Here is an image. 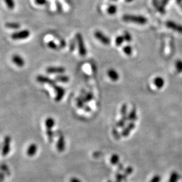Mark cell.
I'll list each match as a JSON object with an SVG mask.
<instances>
[{
    "label": "cell",
    "mask_w": 182,
    "mask_h": 182,
    "mask_svg": "<svg viewBox=\"0 0 182 182\" xmlns=\"http://www.w3.org/2000/svg\"><path fill=\"white\" fill-rule=\"evenodd\" d=\"M76 104L77 106L79 108H84L85 107V102L82 98H79L76 99Z\"/></svg>",
    "instance_id": "32"
},
{
    "label": "cell",
    "mask_w": 182,
    "mask_h": 182,
    "mask_svg": "<svg viewBox=\"0 0 182 182\" xmlns=\"http://www.w3.org/2000/svg\"><path fill=\"white\" fill-rule=\"evenodd\" d=\"M112 1H116V0H112Z\"/></svg>",
    "instance_id": "51"
},
{
    "label": "cell",
    "mask_w": 182,
    "mask_h": 182,
    "mask_svg": "<svg viewBox=\"0 0 182 182\" xmlns=\"http://www.w3.org/2000/svg\"><path fill=\"white\" fill-rule=\"evenodd\" d=\"M110 161L112 165H117L120 161V157L117 154H113L111 156Z\"/></svg>",
    "instance_id": "24"
},
{
    "label": "cell",
    "mask_w": 182,
    "mask_h": 182,
    "mask_svg": "<svg viewBox=\"0 0 182 182\" xmlns=\"http://www.w3.org/2000/svg\"><path fill=\"white\" fill-rule=\"evenodd\" d=\"M108 75L110 78L113 81H116L120 78L119 74H118V72L114 69L109 70L108 72Z\"/></svg>",
    "instance_id": "15"
},
{
    "label": "cell",
    "mask_w": 182,
    "mask_h": 182,
    "mask_svg": "<svg viewBox=\"0 0 182 182\" xmlns=\"http://www.w3.org/2000/svg\"><path fill=\"white\" fill-rule=\"evenodd\" d=\"M55 4H56V6L57 11H58L59 13H61L62 12V11H63V8H62V4H60V3L59 2V1H58V0H56Z\"/></svg>",
    "instance_id": "35"
},
{
    "label": "cell",
    "mask_w": 182,
    "mask_h": 182,
    "mask_svg": "<svg viewBox=\"0 0 182 182\" xmlns=\"http://www.w3.org/2000/svg\"><path fill=\"white\" fill-rule=\"evenodd\" d=\"M4 1L7 6V7L9 9H11V10H13V9L15 7V3L14 0H4Z\"/></svg>",
    "instance_id": "29"
},
{
    "label": "cell",
    "mask_w": 182,
    "mask_h": 182,
    "mask_svg": "<svg viewBox=\"0 0 182 182\" xmlns=\"http://www.w3.org/2000/svg\"><path fill=\"white\" fill-rule=\"evenodd\" d=\"M118 169L120 170H123V165H122V164H120L119 165H118Z\"/></svg>",
    "instance_id": "47"
},
{
    "label": "cell",
    "mask_w": 182,
    "mask_h": 182,
    "mask_svg": "<svg viewBox=\"0 0 182 182\" xmlns=\"http://www.w3.org/2000/svg\"><path fill=\"white\" fill-rule=\"evenodd\" d=\"M82 99L85 102H89L94 99V95L91 92H88L85 95V97L82 98Z\"/></svg>",
    "instance_id": "25"
},
{
    "label": "cell",
    "mask_w": 182,
    "mask_h": 182,
    "mask_svg": "<svg viewBox=\"0 0 182 182\" xmlns=\"http://www.w3.org/2000/svg\"><path fill=\"white\" fill-rule=\"evenodd\" d=\"M124 52L128 56H131L132 53V49L131 46H126L123 48Z\"/></svg>",
    "instance_id": "27"
},
{
    "label": "cell",
    "mask_w": 182,
    "mask_h": 182,
    "mask_svg": "<svg viewBox=\"0 0 182 182\" xmlns=\"http://www.w3.org/2000/svg\"><path fill=\"white\" fill-rule=\"evenodd\" d=\"M10 143H11V137L10 136H6L4 140L2 149V155L3 156H6L8 155L10 150Z\"/></svg>",
    "instance_id": "5"
},
{
    "label": "cell",
    "mask_w": 182,
    "mask_h": 182,
    "mask_svg": "<svg viewBox=\"0 0 182 182\" xmlns=\"http://www.w3.org/2000/svg\"><path fill=\"white\" fill-rule=\"evenodd\" d=\"M37 145H36L35 144H31L29 145L28 149H27V154L29 156L31 157L34 156L36 154V153H37Z\"/></svg>",
    "instance_id": "14"
},
{
    "label": "cell",
    "mask_w": 182,
    "mask_h": 182,
    "mask_svg": "<svg viewBox=\"0 0 182 182\" xmlns=\"http://www.w3.org/2000/svg\"><path fill=\"white\" fill-rule=\"evenodd\" d=\"M170 1V0H161V5L163 6V7H165L169 3V1Z\"/></svg>",
    "instance_id": "44"
},
{
    "label": "cell",
    "mask_w": 182,
    "mask_h": 182,
    "mask_svg": "<svg viewBox=\"0 0 182 182\" xmlns=\"http://www.w3.org/2000/svg\"><path fill=\"white\" fill-rule=\"evenodd\" d=\"M180 179V175L177 171H173L170 175L169 182H177Z\"/></svg>",
    "instance_id": "17"
},
{
    "label": "cell",
    "mask_w": 182,
    "mask_h": 182,
    "mask_svg": "<svg viewBox=\"0 0 182 182\" xmlns=\"http://www.w3.org/2000/svg\"><path fill=\"white\" fill-rule=\"evenodd\" d=\"M0 169L2 170V172H3L4 173H5L7 175H10V169H9L8 166L6 165H5V164H1V165H0Z\"/></svg>",
    "instance_id": "26"
},
{
    "label": "cell",
    "mask_w": 182,
    "mask_h": 182,
    "mask_svg": "<svg viewBox=\"0 0 182 182\" xmlns=\"http://www.w3.org/2000/svg\"><path fill=\"white\" fill-rule=\"evenodd\" d=\"M113 134H114V137L116 139H119L120 138V134L118 133V132L116 130H114Z\"/></svg>",
    "instance_id": "42"
},
{
    "label": "cell",
    "mask_w": 182,
    "mask_h": 182,
    "mask_svg": "<svg viewBox=\"0 0 182 182\" xmlns=\"http://www.w3.org/2000/svg\"><path fill=\"white\" fill-rule=\"evenodd\" d=\"M75 46H76V43H75V40H72L70 43V49L71 51H74L75 50Z\"/></svg>",
    "instance_id": "41"
},
{
    "label": "cell",
    "mask_w": 182,
    "mask_h": 182,
    "mask_svg": "<svg viewBox=\"0 0 182 182\" xmlns=\"http://www.w3.org/2000/svg\"><path fill=\"white\" fill-rule=\"evenodd\" d=\"M30 35V32L29 31V30L26 29L13 33L11 35V37L14 40H20L28 38Z\"/></svg>",
    "instance_id": "3"
},
{
    "label": "cell",
    "mask_w": 182,
    "mask_h": 182,
    "mask_svg": "<svg viewBox=\"0 0 182 182\" xmlns=\"http://www.w3.org/2000/svg\"><path fill=\"white\" fill-rule=\"evenodd\" d=\"M48 46L52 49V50H58V49H59V47L58 46L54 43L53 41H49L48 43Z\"/></svg>",
    "instance_id": "30"
},
{
    "label": "cell",
    "mask_w": 182,
    "mask_h": 182,
    "mask_svg": "<svg viewBox=\"0 0 182 182\" xmlns=\"http://www.w3.org/2000/svg\"><path fill=\"white\" fill-rule=\"evenodd\" d=\"M5 27L8 29L17 30V29H20L21 25L19 23H15V22H10L5 24Z\"/></svg>",
    "instance_id": "20"
},
{
    "label": "cell",
    "mask_w": 182,
    "mask_h": 182,
    "mask_svg": "<svg viewBox=\"0 0 182 182\" xmlns=\"http://www.w3.org/2000/svg\"><path fill=\"white\" fill-rule=\"evenodd\" d=\"M166 25L169 29L182 34V25L172 21H167L166 22Z\"/></svg>",
    "instance_id": "6"
},
{
    "label": "cell",
    "mask_w": 182,
    "mask_h": 182,
    "mask_svg": "<svg viewBox=\"0 0 182 182\" xmlns=\"http://www.w3.org/2000/svg\"><path fill=\"white\" fill-rule=\"evenodd\" d=\"M107 182H112V181H111V180H109V181H107Z\"/></svg>",
    "instance_id": "50"
},
{
    "label": "cell",
    "mask_w": 182,
    "mask_h": 182,
    "mask_svg": "<svg viewBox=\"0 0 182 182\" xmlns=\"http://www.w3.org/2000/svg\"><path fill=\"white\" fill-rule=\"evenodd\" d=\"M175 67L179 73H182V60H177L175 63Z\"/></svg>",
    "instance_id": "28"
},
{
    "label": "cell",
    "mask_w": 182,
    "mask_h": 182,
    "mask_svg": "<svg viewBox=\"0 0 182 182\" xmlns=\"http://www.w3.org/2000/svg\"><path fill=\"white\" fill-rule=\"evenodd\" d=\"M90 110H91L90 108V107H89V106H86V107L85 108V111L86 112H90Z\"/></svg>",
    "instance_id": "46"
},
{
    "label": "cell",
    "mask_w": 182,
    "mask_h": 182,
    "mask_svg": "<svg viewBox=\"0 0 182 182\" xmlns=\"http://www.w3.org/2000/svg\"><path fill=\"white\" fill-rule=\"evenodd\" d=\"M37 80L39 82V83L41 84H49L50 86H52V87L54 86L56 84V82L48 78L47 76H44L43 75H39L37 76V78H36Z\"/></svg>",
    "instance_id": "8"
},
{
    "label": "cell",
    "mask_w": 182,
    "mask_h": 182,
    "mask_svg": "<svg viewBox=\"0 0 182 182\" xmlns=\"http://www.w3.org/2000/svg\"><path fill=\"white\" fill-rule=\"evenodd\" d=\"M94 35L95 38L98 40L99 41H101L104 45H110L111 43V40L110 38L108 37L106 35H105L103 33L99 31H96L94 33Z\"/></svg>",
    "instance_id": "4"
},
{
    "label": "cell",
    "mask_w": 182,
    "mask_h": 182,
    "mask_svg": "<svg viewBox=\"0 0 182 182\" xmlns=\"http://www.w3.org/2000/svg\"><path fill=\"white\" fill-rule=\"evenodd\" d=\"M165 80L161 77H157L154 80V84L158 89H161L165 85Z\"/></svg>",
    "instance_id": "16"
},
{
    "label": "cell",
    "mask_w": 182,
    "mask_h": 182,
    "mask_svg": "<svg viewBox=\"0 0 182 182\" xmlns=\"http://www.w3.org/2000/svg\"><path fill=\"white\" fill-rule=\"evenodd\" d=\"M125 1L126 2H127V3H131V2H132L133 1V0H125Z\"/></svg>",
    "instance_id": "49"
},
{
    "label": "cell",
    "mask_w": 182,
    "mask_h": 182,
    "mask_svg": "<svg viewBox=\"0 0 182 182\" xmlns=\"http://www.w3.org/2000/svg\"><path fill=\"white\" fill-rule=\"evenodd\" d=\"M55 80L58 82H60L62 83H67L69 80V78L66 75H60L59 76H57L55 78Z\"/></svg>",
    "instance_id": "22"
},
{
    "label": "cell",
    "mask_w": 182,
    "mask_h": 182,
    "mask_svg": "<svg viewBox=\"0 0 182 182\" xmlns=\"http://www.w3.org/2000/svg\"><path fill=\"white\" fill-rule=\"evenodd\" d=\"M122 20L125 22L134 23L139 24H145L147 23V19L141 15L126 14L123 15Z\"/></svg>",
    "instance_id": "1"
},
{
    "label": "cell",
    "mask_w": 182,
    "mask_h": 182,
    "mask_svg": "<svg viewBox=\"0 0 182 182\" xmlns=\"http://www.w3.org/2000/svg\"><path fill=\"white\" fill-rule=\"evenodd\" d=\"M121 113L122 116L126 115L127 113V106L126 104H124L121 109Z\"/></svg>",
    "instance_id": "37"
},
{
    "label": "cell",
    "mask_w": 182,
    "mask_h": 182,
    "mask_svg": "<svg viewBox=\"0 0 182 182\" xmlns=\"http://www.w3.org/2000/svg\"><path fill=\"white\" fill-rule=\"evenodd\" d=\"M46 126L47 129H52L53 127L55 125V121L52 117L48 118L45 121Z\"/></svg>",
    "instance_id": "19"
},
{
    "label": "cell",
    "mask_w": 182,
    "mask_h": 182,
    "mask_svg": "<svg viewBox=\"0 0 182 182\" xmlns=\"http://www.w3.org/2000/svg\"><path fill=\"white\" fill-rule=\"evenodd\" d=\"M124 41V39L123 36L122 35L118 36L115 39V44L116 46H121Z\"/></svg>",
    "instance_id": "31"
},
{
    "label": "cell",
    "mask_w": 182,
    "mask_h": 182,
    "mask_svg": "<svg viewBox=\"0 0 182 182\" xmlns=\"http://www.w3.org/2000/svg\"><path fill=\"white\" fill-rule=\"evenodd\" d=\"M12 61L19 67H23L25 65V62L23 58L19 54H14L12 57Z\"/></svg>",
    "instance_id": "10"
},
{
    "label": "cell",
    "mask_w": 182,
    "mask_h": 182,
    "mask_svg": "<svg viewBox=\"0 0 182 182\" xmlns=\"http://www.w3.org/2000/svg\"><path fill=\"white\" fill-rule=\"evenodd\" d=\"M153 4L154 5V7L156 8V10L160 13L161 14H165L166 13V10L165 9V7H163L161 3L159 2V0H153L152 1Z\"/></svg>",
    "instance_id": "13"
},
{
    "label": "cell",
    "mask_w": 182,
    "mask_h": 182,
    "mask_svg": "<svg viewBox=\"0 0 182 182\" xmlns=\"http://www.w3.org/2000/svg\"><path fill=\"white\" fill-rule=\"evenodd\" d=\"M117 11V7L115 5H111L108 7L107 8V13L109 14L113 15L116 13Z\"/></svg>",
    "instance_id": "23"
},
{
    "label": "cell",
    "mask_w": 182,
    "mask_h": 182,
    "mask_svg": "<svg viewBox=\"0 0 182 182\" xmlns=\"http://www.w3.org/2000/svg\"><path fill=\"white\" fill-rule=\"evenodd\" d=\"M66 69L65 68L59 67H49L46 69V72L49 74H62L65 73Z\"/></svg>",
    "instance_id": "9"
},
{
    "label": "cell",
    "mask_w": 182,
    "mask_h": 182,
    "mask_svg": "<svg viewBox=\"0 0 182 182\" xmlns=\"http://www.w3.org/2000/svg\"><path fill=\"white\" fill-rule=\"evenodd\" d=\"M76 40L78 43L80 55L82 56H85L87 53V51L85 48L83 37L80 33H78L76 34Z\"/></svg>",
    "instance_id": "2"
},
{
    "label": "cell",
    "mask_w": 182,
    "mask_h": 182,
    "mask_svg": "<svg viewBox=\"0 0 182 182\" xmlns=\"http://www.w3.org/2000/svg\"><path fill=\"white\" fill-rule=\"evenodd\" d=\"M35 3L37 5H43L47 3L46 0H35Z\"/></svg>",
    "instance_id": "40"
},
{
    "label": "cell",
    "mask_w": 182,
    "mask_h": 182,
    "mask_svg": "<svg viewBox=\"0 0 182 182\" xmlns=\"http://www.w3.org/2000/svg\"><path fill=\"white\" fill-rule=\"evenodd\" d=\"M5 178V175L3 172H0V182H2Z\"/></svg>",
    "instance_id": "45"
},
{
    "label": "cell",
    "mask_w": 182,
    "mask_h": 182,
    "mask_svg": "<svg viewBox=\"0 0 182 182\" xmlns=\"http://www.w3.org/2000/svg\"><path fill=\"white\" fill-rule=\"evenodd\" d=\"M135 122H131L128 125H127L125 128L122 130V131L121 132V135L122 136H128L129 134H130V132L132 131V130L135 128Z\"/></svg>",
    "instance_id": "12"
},
{
    "label": "cell",
    "mask_w": 182,
    "mask_h": 182,
    "mask_svg": "<svg viewBox=\"0 0 182 182\" xmlns=\"http://www.w3.org/2000/svg\"><path fill=\"white\" fill-rule=\"evenodd\" d=\"M132 171H133V169L131 167H128L125 170V173L124 175V177H126L127 176L131 175L132 173Z\"/></svg>",
    "instance_id": "36"
},
{
    "label": "cell",
    "mask_w": 182,
    "mask_h": 182,
    "mask_svg": "<svg viewBox=\"0 0 182 182\" xmlns=\"http://www.w3.org/2000/svg\"><path fill=\"white\" fill-rule=\"evenodd\" d=\"M161 179L160 175H155L151 179L150 182H160Z\"/></svg>",
    "instance_id": "38"
},
{
    "label": "cell",
    "mask_w": 182,
    "mask_h": 182,
    "mask_svg": "<svg viewBox=\"0 0 182 182\" xmlns=\"http://www.w3.org/2000/svg\"><path fill=\"white\" fill-rule=\"evenodd\" d=\"M70 182H82V181L76 177H72L70 180Z\"/></svg>",
    "instance_id": "43"
},
{
    "label": "cell",
    "mask_w": 182,
    "mask_h": 182,
    "mask_svg": "<svg viewBox=\"0 0 182 182\" xmlns=\"http://www.w3.org/2000/svg\"><path fill=\"white\" fill-rule=\"evenodd\" d=\"M46 134H47V135H48V136L49 141H50V142H52L54 134H53V131L52 130V129H47V130H46Z\"/></svg>",
    "instance_id": "34"
},
{
    "label": "cell",
    "mask_w": 182,
    "mask_h": 182,
    "mask_svg": "<svg viewBox=\"0 0 182 182\" xmlns=\"http://www.w3.org/2000/svg\"><path fill=\"white\" fill-rule=\"evenodd\" d=\"M124 178V175L118 173L116 176V181H115V182H122V181Z\"/></svg>",
    "instance_id": "39"
},
{
    "label": "cell",
    "mask_w": 182,
    "mask_h": 182,
    "mask_svg": "<svg viewBox=\"0 0 182 182\" xmlns=\"http://www.w3.org/2000/svg\"><path fill=\"white\" fill-rule=\"evenodd\" d=\"M65 146H66V144H65L64 136L60 135L59 136L57 144H56L57 149L59 152H63L65 150Z\"/></svg>",
    "instance_id": "11"
},
{
    "label": "cell",
    "mask_w": 182,
    "mask_h": 182,
    "mask_svg": "<svg viewBox=\"0 0 182 182\" xmlns=\"http://www.w3.org/2000/svg\"><path fill=\"white\" fill-rule=\"evenodd\" d=\"M181 8H182V5H181Z\"/></svg>",
    "instance_id": "52"
},
{
    "label": "cell",
    "mask_w": 182,
    "mask_h": 182,
    "mask_svg": "<svg viewBox=\"0 0 182 182\" xmlns=\"http://www.w3.org/2000/svg\"><path fill=\"white\" fill-rule=\"evenodd\" d=\"M127 120H128V116H127L126 115L122 116L121 119L117 122L116 126L118 127V128H122V127L125 126Z\"/></svg>",
    "instance_id": "21"
},
{
    "label": "cell",
    "mask_w": 182,
    "mask_h": 182,
    "mask_svg": "<svg viewBox=\"0 0 182 182\" xmlns=\"http://www.w3.org/2000/svg\"><path fill=\"white\" fill-rule=\"evenodd\" d=\"M176 2L178 4H180L182 3V0H176Z\"/></svg>",
    "instance_id": "48"
},
{
    "label": "cell",
    "mask_w": 182,
    "mask_h": 182,
    "mask_svg": "<svg viewBox=\"0 0 182 182\" xmlns=\"http://www.w3.org/2000/svg\"><path fill=\"white\" fill-rule=\"evenodd\" d=\"M53 88L55 90L56 93V96L55 98L56 101L57 102L60 101L65 94V89L61 86H58L57 85H55L54 86H53Z\"/></svg>",
    "instance_id": "7"
},
{
    "label": "cell",
    "mask_w": 182,
    "mask_h": 182,
    "mask_svg": "<svg viewBox=\"0 0 182 182\" xmlns=\"http://www.w3.org/2000/svg\"><path fill=\"white\" fill-rule=\"evenodd\" d=\"M137 119V115H136V109L134 108L130 112L128 116V120L131 122H135V121Z\"/></svg>",
    "instance_id": "18"
},
{
    "label": "cell",
    "mask_w": 182,
    "mask_h": 182,
    "mask_svg": "<svg viewBox=\"0 0 182 182\" xmlns=\"http://www.w3.org/2000/svg\"><path fill=\"white\" fill-rule=\"evenodd\" d=\"M123 37L124 39V40L127 42H131L132 41V37L131 34L127 31H125L124 33Z\"/></svg>",
    "instance_id": "33"
},
{
    "label": "cell",
    "mask_w": 182,
    "mask_h": 182,
    "mask_svg": "<svg viewBox=\"0 0 182 182\" xmlns=\"http://www.w3.org/2000/svg\"><path fill=\"white\" fill-rule=\"evenodd\" d=\"M0 147H1V145H0Z\"/></svg>",
    "instance_id": "53"
}]
</instances>
